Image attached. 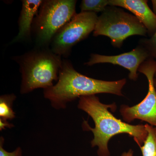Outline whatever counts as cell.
Segmentation results:
<instances>
[{"label":"cell","mask_w":156,"mask_h":156,"mask_svg":"<svg viewBox=\"0 0 156 156\" xmlns=\"http://www.w3.org/2000/svg\"><path fill=\"white\" fill-rule=\"evenodd\" d=\"M98 16L92 12L76 14L55 35L50 44V50L61 56L67 57L75 45L94 31Z\"/></svg>","instance_id":"obj_6"},{"label":"cell","mask_w":156,"mask_h":156,"mask_svg":"<svg viewBox=\"0 0 156 156\" xmlns=\"http://www.w3.org/2000/svg\"><path fill=\"white\" fill-rule=\"evenodd\" d=\"M150 58L145 48L139 45L130 52L116 56H105L92 53L89 61L84 64L92 66L98 63H109L120 66L128 70L130 80L136 81L138 79L137 72L139 66Z\"/></svg>","instance_id":"obj_8"},{"label":"cell","mask_w":156,"mask_h":156,"mask_svg":"<svg viewBox=\"0 0 156 156\" xmlns=\"http://www.w3.org/2000/svg\"><path fill=\"white\" fill-rule=\"evenodd\" d=\"M14 127V125L9 123L7 121H5L0 119V131L5 130L6 128H11Z\"/></svg>","instance_id":"obj_16"},{"label":"cell","mask_w":156,"mask_h":156,"mask_svg":"<svg viewBox=\"0 0 156 156\" xmlns=\"http://www.w3.org/2000/svg\"><path fill=\"white\" fill-rule=\"evenodd\" d=\"M43 0H23L18 19V33L11 44L29 40L32 34L34 19L37 14Z\"/></svg>","instance_id":"obj_10"},{"label":"cell","mask_w":156,"mask_h":156,"mask_svg":"<svg viewBox=\"0 0 156 156\" xmlns=\"http://www.w3.org/2000/svg\"><path fill=\"white\" fill-rule=\"evenodd\" d=\"M108 5V0H83L80 8L81 12H103Z\"/></svg>","instance_id":"obj_13"},{"label":"cell","mask_w":156,"mask_h":156,"mask_svg":"<svg viewBox=\"0 0 156 156\" xmlns=\"http://www.w3.org/2000/svg\"><path fill=\"white\" fill-rule=\"evenodd\" d=\"M108 5L126 9L134 14L147 30L151 37L156 31V15L146 0H108Z\"/></svg>","instance_id":"obj_9"},{"label":"cell","mask_w":156,"mask_h":156,"mask_svg":"<svg viewBox=\"0 0 156 156\" xmlns=\"http://www.w3.org/2000/svg\"><path fill=\"white\" fill-rule=\"evenodd\" d=\"M76 3L75 0L43 1L32 26L37 47L49 48L56 33L75 15Z\"/></svg>","instance_id":"obj_4"},{"label":"cell","mask_w":156,"mask_h":156,"mask_svg":"<svg viewBox=\"0 0 156 156\" xmlns=\"http://www.w3.org/2000/svg\"><path fill=\"white\" fill-rule=\"evenodd\" d=\"M148 135L143 145L139 147L142 156H156V128L145 125Z\"/></svg>","instance_id":"obj_12"},{"label":"cell","mask_w":156,"mask_h":156,"mask_svg":"<svg viewBox=\"0 0 156 156\" xmlns=\"http://www.w3.org/2000/svg\"><path fill=\"white\" fill-rule=\"evenodd\" d=\"M154 77H155V78H154V86L156 91V72L154 74Z\"/></svg>","instance_id":"obj_19"},{"label":"cell","mask_w":156,"mask_h":156,"mask_svg":"<svg viewBox=\"0 0 156 156\" xmlns=\"http://www.w3.org/2000/svg\"><path fill=\"white\" fill-rule=\"evenodd\" d=\"M79 98L78 108L86 112L95 123V128H92L87 121H84L82 126L84 130L91 131L94 134L91 147H98V155L110 156L108 143L112 137L118 134H127L132 136L139 147L144 144L148 135L145 125H132L117 119L108 110L111 108L112 112L115 111V103L109 105L101 103L95 95Z\"/></svg>","instance_id":"obj_1"},{"label":"cell","mask_w":156,"mask_h":156,"mask_svg":"<svg viewBox=\"0 0 156 156\" xmlns=\"http://www.w3.org/2000/svg\"><path fill=\"white\" fill-rule=\"evenodd\" d=\"M138 71L147 78L149 87L147 95L141 102L134 106L121 105L120 113L126 122L131 123L135 119H139L156 128V91L154 86L156 61L149 58L140 65Z\"/></svg>","instance_id":"obj_7"},{"label":"cell","mask_w":156,"mask_h":156,"mask_svg":"<svg viewBox=\"0 0 156 156\" xmlns=\"http://www.w3.org/2000/svg\"><path fill=\"white\" fill-rule=\"evenodd\" d=\"M93 32L94 37L105 36L111 40L115 48H120L123 42L133 35L145 36L147 30L134 15L115 6L107 7L98 17Z\"/></svg>","instance_id":"obj_5"},{"label":"cell","mask_w":156,"mask_h":156,"mask_svg":"<svg viewBox=\"0 0 156 156\" xmlns=\"http://www.w3.org/2000/svg\"><path fill=\"white\" fill-rule=\"evenodd\" d=\"M5 139L2 136L0 137V156H23L22 148L20 147L16 148L12 152H8L3 147Z\"/></svg>","instance_id":"obj_15"},{"label":"cell","mask_w":156,"mask_h":156,"mask_svg":"<svg viewBox=\"0 0 156 156\" xmlns=\"http://www.w3.org/2000/svg\"><path fill=\"white\" fill-rule=\"evenodd\" d=\"M62 56L49 48L37 47L20 56L14 57L21 74L20 93L28 94L35 89H48L58 80L62 67Z\"/></svg>","instance_id":"obj_3"},{"label":"cell","mask_w":156,"mask_h":156,"mask_svg":"<svg viewBox=\"0 0 156 156\" xmlns=\"http://www.w3.org/2000/svg\"><path fill=\"white\" fill-rule=\"evenodd\" d=\"M139 45L145 48L150 57L156 59V31L150 38L141 39Z\"/></svg>","instance_id":"obj_14"},{"label":"cell","mask_w":156,"mask_h":156,"mask_svg":"<svg viewBox=\"0 0 156 156\" xmlns=\"http://www.w3.org/2000/svg\"><path fill=\"white\" fill-rule=\"evenodd\" d=\"M126 79L107 81L89 77L77 71L70 62L63 60L58 80L53 87L44 89L45 98L56 110L64 109L67 104L82 96L108 93L123 96Z\"/></svg>","instance_id":"obj_2"},{"label":"cell","mask_w":156,"mask_h":156,"mask_svg":"<svg viewBox=\"0 0 156 156\" xmlns=\"http://www.w3.org/2000/svg\"><path fill=\"white\" fill-rule=\"evenodd\" d=\"M152 4L153 9V12L156 15V0H152L151 1Z\"/></svg>","instance_id":"obj_18"},{"label":"cell","mask_w":156,"mask_h":156,"mask_svg":"<svg viewBox=\"0 0 156 156\" xmlns=\"http://www.w3.org/2000/svg\"><path fill=\"white\" fill-rule=\"evenodd\" d=\"M133 153V151L131 149H130L128 151L123 153L121 156H134Z\"/></svg>","instance_id":"obj_17"},{"label":"cell","mask_w":156,"mask_h":156,"mask_svg":"<svg viewBox=\"0 0 156 156\" xmlns=\"http://www.w3.org/2000/svg\"><path fill=\"white\" fill-rule=\"evenodd\" d=\"M17 97L13 93L0 96V119L5 121L11 120L15 118L13 110V103Z\"/></svg>","instance_id":"obj_11"}]
</instances>
